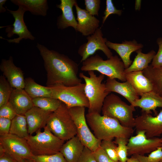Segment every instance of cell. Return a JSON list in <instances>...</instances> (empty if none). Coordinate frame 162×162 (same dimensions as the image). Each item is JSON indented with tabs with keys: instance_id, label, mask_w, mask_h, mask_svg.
I'll return each mask as SVG.
<instances>
[{
	"instance_id": "obj_47",
	"label": "cell",
	"mask_w": 162,
	"mask_h": 162,
	"mask_svg": "<svg viewBox=\"0 0 162 162\" xmlns=\"http://www.w3.org/2000/svg\"><path fill=\"white\" fill-rule=\"evenodd\" d=\"M15 162H31V160H23L19 161H15Z\"/></svg>"
},
{
	"instance_id": "obj_44",
	"label": "cell",
	"mask_w": 162,
	"mask_h": 162,
	"mask_svg": "<svg viewBox=\"0 0 162 162\" xmlns=\"http://www.w3.org/2000/svg\"><path fill=\"white\" fill-rule=\"evenodd\" d=\"M6 0H0V13H4L6 12L7 9L4 8L3 6Z\"/></svg>"
},
{
	"instance_id": "obj_10",
	"label": "cell",
	"mask_w": 162,
	"mask_h": 162,
	"mask_svg": "<svg viewBox=\"0 0 162 162\" xmlns=\"http://www.w3.org/2000/svg\"><path fill=\"white\" fill-rule=\"evenodd\" d=\"M0 145L16 161L32 160L33 155L26 140L10 133L0 136Z\"/></svg>"
},
{
	"instance_id": "obj_3",
	"label": "cell",
	"mask_w": 162,
	"mask_h": 162,
	"mask_svg": "<svg viewBox=\"0 0 162 162\" xmlns=\"http://www.w3.org/2000/svg\"><path fill=\"white\" fill-rule=\"evenodd\" d=\"M124 64L116 55L112 56L106 60L98 54L92 56L82 62L81 70L83 71H96L110 79L126 81Z\"/></svg>"
},
{
	"instance_id": "obj_22",
	"label": "cell",
	"mask_w": 162,
	"mask_h": 162,
	"mask_svg": "<svg viewBox=\"0 0 162 162\" xmlns=\"http://www.w3.org/2000/svg\"><path fill=\"white\" fill-rule=\"evenodd\" d=\"M85 147L76 135L63 144L60 152L67 162H77Z\"/></svg>"
},
{
	"instance_id": "obj_43",
	"label": "cell",
	"mask_w": 162,
	"mask_h": 162,
	"mask_svg": "<svg viewBox=\"0 0 162 162\" xmlns=\"http://www.w3.org/2000/svg\"><path fill=\"white\" fill-rule=\"evenodd\" d=\"M15 161L5 153L0 156V162H15Z\"/></svg>"
},
{
	"instance_id": "obj_26",
	"label": "cell",
	"mask_w": 162,
	"mask_h": 162,
	"mask_svg": "<svg viewBox=\"0 0 162 162\" xmlns=\"http://www.w3.org/2000/svg\"><path fill=\"white\" fill-rule=\"evenodd\" d=\"M136 52L137 55L130 65L125 69V73L142 71L148 67L156 54L153 50L147 53H142V49L137 50Z\"/></svg>"
},
{
	"instance_id": "obj_19",
	"label": "cell",
	"mask_w": 162,
	"mask_h": 162,
	"mask_svg": "<svg viewBox=\"0 0 162 162\" xmlns=\"http://www.w3.org/2000/svg\"><path fill=\"white\" fill-rule=\"evenodd\" d=\"M77 3L75 0H61L60 3L56 5L60 9L62 14L58 17L57 25L58 28L64 29L72 27L76 31L77 21L73 11V7Z\"/></svg>"
},
{
	"instance_id": "obj_16",
	"label": "cell",
	"mask_w": 162,
	"mask_h": 162,
	"mask_svg": "<svg viewBox=\"0 0 162 162\" xmlns=\"http://www.w3.org/2000/svg\"><path fill=\"white\" fill-rule=\"evenodd\" d=\"M75 6L77 21L76 31L80 32L85 36L92 35L98 28L99 20L85 9L80 8L77 3Z\"/></svg>"
},
{
	"instance_id": "obj_27",
	"label": "cell",
	"mask_w": 162,
	"mask_h": 162,
	"mask_svg": "<svg viewBox=\"0 0 162 162\" xmlns=\"http://www.w3.org/2000/svg\"><path fill=\"white\" fill-rule=\"evenodd\" d=\"M24 89L32 98L40 97L52 98L50 87L39 85L31 77L25 79Z\"/></svg>"
},
{
	"instance_id": "obj_24",
	"label": "cell",
	"mask_w": 162,
	"mask_h": 162,
	"mask_svg": "<svg viewBox=\"0 0 162 162\" xmlns=\"http://www.w3.org/2000/svg\"><path fill=\"white\" fill-rule=\"evenodd\" d=\"M142 109V112L151 114L158 107H162V97L152 91L144 94L132 104Z\"/></svg>"
},
{
	"instance_id": "obj_41",
	"label": "cell",
	"mask_w": 162,
	"mask_h": 162,
	"mask_svg": "<svg viewBox=\"0 0 162 162\" xmlns=\"http://www.w3.org/2000/svg\"><path fill=\"white\" fill-rule=\"evenodd\" d=\"M93 153L97 162H115L100 147Z\"/></svg>"
},
{
	"instance_id": "obj_13",
	"label": "cell",
	"mask_w": 162,
	"mask_h": 162,
	"mask_svg": "<svg viewBox=\"0 0 162 162\" xmlns=\"http://www.w3.org/2000/svg\"><path fill=\"white\" fill-rule=\"evenodd\" d=\"M7 10L11 14L14 19V24L11 25L0 27V28L6 27L5 31L7 33V36L10 38L14 34L18 35V38L13 39H7L0 37V38L6 40L9 43H19L23 39H29L34 40L35 38L28 30L24 22L23 16L26 11L22 8L19 7L16 10L13 11L8 9Z\"/></svg>"
},
{
	"instance_id": "obj_5",
	"label": "cell",
	"mask_w": 162,
	"mask_h": 162,
	"mask_svg": "<svg viewBox=\"0 0 162 162\" xmlns=\"http://www.w3.org/2000/svg\"><path fill=\"white\" fill-rule=\"evenodd\" d=\"M46 126L55 136L64 141L77 134L76 128L69 108L63 102L57 109L50 114Z\"/></svg>"
},
{
	"instance_id": "obj_48",
	"label": "cell",
	"mask_w": 162,
	"mask_h": 162,
	"mask_svg": "<svg viewBox=\"0 0 162 162\" xmlns=\"http://www.w3.org/2000/svg\"><path fill=\"white\" fill-rule=\"evenodd\" d=\"M31 162H35L33 160H31Z\"/></svg>"
},
{
	"instance_id": "obj_36",
	"label": "cell",
	"mask_w": 162,
	"mask_h": 162,
	"mask_svg": "<svg viewBox=\"0 0 162 162\" xmlns=\"http://www.w3.org/2000/svg\"><path fill=\"white\" fill-rule=\"evenodd\" d=\"M85 10L91 15L94 16L98 15L100 8V0H85Z\"/></svg>"
},
{
	"instance_id": "obj_50",
	"label": "cell",
	"mask_w": 162,
	"mask_h": 162,
	"mask_svg": "<svg viewBox=\"0 0 162 162\" xmlns=\"http://www.w3.org/2000/svg\"><path fill=\"white\" fill-rule=\"evenodd\" d=\"M161 147H162V146H161Z\"/></svg>"
},
{
	"instance_id": "obj_6",
	"label": "cell",
	"mask_w": 162,
	"mask_h": 162,
	"mask_svg": "<svg viewBox=\"0 0 162 162\" xmlns=\"http://www.w3.org/2000/svg\"><path fill=\"white\" fill-rule=\"evenodd\" d=\"M136 110L132 105H128L118 96L109 94L104 102L101 111L103 115L118 120L123 126L134 127L135 118L133 112Z\"/></svg>"
},
{
	"instance_id": "obj_14",
	"label": "cell",
	"mask_w": 162,
	"mask_h": 162,
	"mask_svg": "<svg viewBox=\"0 0 162 162\" xmlns=\"http://www.w3.org/2000/svg\"><path fill=\"white\" fill-rule=\"evenodd\" d=\"M134 127L136 132L144 131L147 138L158 137L162 134V110L156 116L142 112L135 118Z\"/></svg>"
},
{
	"instance_id": "obj_11",
	"label": "cell",
	"mask_w": 162,
	"mask_h": 162,
	"mask_svg": "<svg viewBox=\"0 0 162 162\" xmlns=\"http://www.w3.org/2000/svg\"><path fill=\"white\" fill-rule=\"evenodd\" d=\"M136 132V136H131L128 139V155H144L162 146V137L147 138L144 131H139Z\"/></svg>"
},
{
	"instance_id": "obj_37",
	"label": "cell",
	"mask_w": 162,
	"mask_h": 162,
	"mask_svg": "<svg viewBox=\"0 0 162 162\" xmlns=\"http://www.w3.org/2000/svg\"><path fill=\"white\" fill-rule=\"evenodd\" d=\"M122 13V10L117 9L114 6L112 0H106V9L104 12V16L102 17V23H104L110 14H116L120 16Z\"/></svg>"
},
{
	"instance_id": "obj_39",
	"label": "cell",
	"mask_w": 162,
	"mask_h": 162,
	"mask_svg": "<svg viewBox=\"0 0 162 162\" xmlns=\"http://www.w3.org/2000/svg\"><path fill=\"white\" fill-rule=\"evenodd\" d=\"M157 43L158 46L157 52L154 56L151 65L153 67H162V38H158Z\"/></svg>"
},
{
	"instance_id": "obj_18",
	"label": "cell",
	"mask_w": 162,
	"mask_h": 162,
	"mask_svg": "<svg viewBox=\"0 0 162 162\" xmlns=\"http://www.w3.org/2000/svg\"><path fill=\"white\" fill-rule=\"evenodd\" d=\"M106 44L109 48L114 50L118 54L125 69L129 67L132 62L130 58L131 54L141 49L143 47L142 44L138 43L135 40L130 41L125 40L122 43H114L107 41Z\"/></svg>"
},
{
	"instance_id": "obj_21",
	"label": "cell",
	"mask_w": 162,
	"mask_h": 162,
	"mask_svg": "<svg viewBox=\"0 0 162 162\" xmlns=\"http://www.w3.org/2000/svg\"><path fill=\"white\" fill-rule=\"evenodd\" d=\"M8 102L17 114H24L34 106L32 98L24 89L13 88Z\"/></svg>"
},
{
	"instance_id": "obj_1",
	"label": "cell",
	"mask_w": 162,
	"mask_h": 162,
	"mask_svg": "<svg viewBox=\"0 0 162 162\" xmlns=\"http://www.w3.org/2000/svg\"><path fill=\"white\" fill-rule=\"evenodd\" d=\"M37 47L44 61L46 72V86H73L82 83V80L78 76L79 67L76 63L68 56L49 50L38 43Z\"/></svg>"
},
{
	"instance_id": "obj_34",
	"label": "cell",
	"mask_w": 162,
	"mask_h": 162,
	"mask_svg": "<svg viewBox=\"0 0 162 162\" xmlns=\"http://www.w3.org/2000/svg\"><path fill=\"white\" fill-rule=\"evenodd\" d=\"M32 160L35 162H67L60 152L51 155H33Z\"/></svg>"
},
{
	"instance_id": "obj_20",
	"label": "cell",
	"mask_w": 162,
	"mask_h": 162,
	"mask_svg": "<svg viewBox=\"0 0 162 162\" xmlns=\"http://www.w3.org/2000/svg\"><path fill=\"white\" fill-rule=\"evenodd\" d=\"M105 84L107 92L119 94L125 98L130 104H133L140 98L133 87L127 81L121 82L117 81L116 79L108 78Z\"/></svg>"
},
{
	"instance_id": "obj_30",
	"label": "cell",
	"mask_w": 162,
	"mask_h": 162,
	"mask_svg": "<svg viewBox=\"0 0 162 162\" xmlns=\"http://www.w3.org/2000/svg\"><path fill=\"white\" fill-rule=\"evenodd\" d=\"M32 101L34 106L51 112H53L57 109L62 103L58 99L47 97L33 98Z\"/></svg>"
},
{
	"instance_id": "obj_9",
	"label": "cell",
	"mask_w": 162,
	"mask_h": 162,
	"mask_svg": "<svg viewBox=\"0 0 162 162\" xmlns=\"http://www.w3.org/2000/svg\"><path fill=\"white\" fill-rule=\"evenodd\" d=\"M69 110L76 128V135L85 147L94 152L100 147L101 141L95 137L88 127L85 107L75 106Z\"/></svg>"
},
{
	"instance_id": "obj_38",
	"label": "cell",
	"mask_w": 162,
	"mask_h": 162,
	"mask_svg": "<svg viewBox=\"0 0 162 162\" xmlns=\"http://www.w3.org/2000/svg\"><path fill=\"white\" fill-rule=\"evenodd\" d=\"M17 114L8 102L0 107V117H3L12 120Z\"/></svg>"
},
{
	"instance_id": "obj_46",
	"label": "cell",
	"mask_w": 162,
	"mask_h": 162,
	"mask_svg": "<svg viewBox=\"0 0 162 162\" xmlns=\"http://www.w3.org/2000/svg\"><path fill=\"white\" fill-rule=\"evenodd\" d=\"M141 1L136 0L135 2V9L136 10H139L141 6Z\"/></svg>"
},
{
	"instance_id": "obj_12",
	"label": "cell",
	"mask_w": 162,
	"mask_h": 162,
	"mask_svg": "<svg viewBox=\"0 0 162 162\" xmlns=\"http://www.w3.org/2000/svg\"><path fill=\"white\" fill-rule=\"evenodd\" d=\"M103 36L101 28H98L94 34L87 38V42L82 45L78 51V54L82 57L81 62L92 56L98 50L102 51L108 58L113 56L106 45L107 39Z\"/></svg>"
},
{
	"instance_id": "obj_8",
	"label": "cell",
	"mask_w": 162,
	"mask_h": 162,
	"mask_svg": "<svg viewBox=\"0 0 162 162\" xmlns=\"http://www.w3.org/2000/svg\"><path fill=\"white\" fill-rule=\"evenodd\" d=\"M85 83L73 86L57 85L50 87L52 98L58 99L68 108L77 106L89 108V104L85 93Z\"/></svg>"
},
{
	"instance_id": "obj_40",
	"label": "cell",
	"mask_w": 162,
	"mask_h": 162,
	"mask_svg": "<svg viewBox=\"0 0 162 162\" xmlns=\"http://www.w3.org/2000/svg\"><path fill=\"white\" fill-rule=\"evenodd\" d=\"M77 162H97L93 152L85 147L81 156Z\"/></svg>"
},
{
	"instance_id": "obj_49",
	"label": "cell",
	"mask_w": 162,
	"mask_h": 162,
	"mask_svg": "<svg viewBox=\"0 0 162 162\" xmlns=\"http://www.w3.org/2000/svg\"><path fill=\"white\" fill-rule=\"evenodd\" d=\"M161 162H162V160L161 161Z\"/></svg>"
},
{
	"instance_id": "obj_7",
	"label": "cell",
	"mask_w": 162,
	"mask_h": 162,
	"mask_svg": "<svg viewBox=\"0 0 162 162\" xmlns=\"http://www.w3.org/2000/svg\"><path fill=\"white\" fill-rule=\"evenodd\" d=\"M43 131L38 130L26 140L34 155H51L60 152L64 141L58 138L46 126Z\"/></svg>"
},
{
	"instance_id": "obj_32",
	"label": "cell",
	"mask_w": 162,
	"mask_h": 162,
	"mask_svg": "<svg viewBox=\"0 0 162 162\" xmlns=\"http://www.w3.org/2000/svg\"><path fill=\"white\" fill-rule=\"evenodd\" d=\"M128 139L123 137L115 138L114 142L117 145V152L120 162H126L128 158L127 146Z\"/></svg>"
},
{
	"instance_id": "obj_31",
	"label": "cell",
	"mask_w": 162,
	"mask_h": 162,
	"mask_svg": "<svg viewBox=\"0 0 162 162\" xmlns=\"http://www.w3.org/2000/svg\"><path fill=\"white\" fill-rule=\"evenodd\" d=\"M13 88L4 75L0 76V107L9 102Z\"/></svg>"
},
{
	"instance_id": "obj_28",
	"label": "cell",
	"mask_w": 162,
	"mask_h": 162,
	"mask_svg": "<svg viewBox=\"0 0 162 162\" xmlns=\"http://www.w3.org/2000/svg\"><path fill=\"white\" fill-rule=\"evenodd\" d=\"M142 72L151 82L153 91L162 97V67H155L150 64Z\"/></svg>"
},
{
	"instance_id": "obj_4",
	"label": "cell",
	"mask_w": 162,
	"mask_h": 162,
	"mask_svg": "<svg viewBox=\"0 0 162 162\" xmlns=\"http://www.w3.org/2000/svg\"><path fill=\"white\" fill-rule=\"evenodd\" d=\"M88 72L89 76L82 73L79 74V76L85 82L84 90L89 104L88 112L100 113L104 100L110 93L106 91L105 83L102 82L105 75L100 74L97 76L92 70Z\"/></svg>"
},
{
	"instance_id": "obj_23",
	"label": "cell",
	"mask_w": 162,
	"mask_h": 162,
	"mask_svg": "<svg viewBox=\"0 0 162 162\" xmlns=\"http://www.w3.org/2000/svg\"><path fill=\"white\" fill-rule=\"evenodd\" d=\"M125 77L126 81L131 85L139 96L153 91L151 82L143 74L142 71L125 73Z\"/></svg>"
},
{
	"instance_id": "obj_15",
	"label": "cell",
	"mask_w": 162,
	"mask_h": 162,
	"mask_svg": "<svg viewBox=\"0 0 162 162\" xmlns=\"http://www.w3.org/2000/svg\"><path fill=\"white\" fill-rule=\"evenodd\" d=\"M0 70L13 88L24 89L25 79L23 72L20 68L15 65L12 56L8 60L2 59Z\"/></svg>"
},
{
	"instance_id": "obj_29",
	"label": "cell",
	"mask_w": 162,
	"mask_h": 162,
	"mask_svg": "<svg viewBox=\"0 0 162 162\" xmlns=\"http://www.w3.org/2000/svg\"><path fill=\"white\" fill-rule=\"evenodd\" d=\"M9 133L26 140L29 136L30 135L24 114H17L11 120Z\"/></svg>"
},
{
	"instance_id": "obj_17",
	"label": "cell",
	"mask_w": 162,
	"mask_h": 162,
	"mask_svg": "<svg viewBox=\"0 0 162 162\" xmlns=\"http://www.w3.org/2000/svg\"><path fill=\"white\" fill-rule=\"evenodd\" d=\"M52 112L46 111L34 106L25 114L28 132L32 135L46 124L48 118Z\"/></svg>"
},
{
	"instance_id": "obj_35",
	"label": "cell",
	"mask_w": 162,
	"mask_h": 162,
	"mask_svg": "<svg viewBox=\"0 0 162 162\" xmlns=\"http://www.w3.org/2000/svg\"><path fill=\"white\" fill-rule=\"evenodd\" d=\"M140 162H161L162 160V147H160L152 152L148 156L134 155Z\"/></svg>"
},
{
	"instance_id": "obj_33",
	"label": "cell",
	"mask_w": 162,
	"mask_h": 162,
	"mask_svg": "<svg viewBox=\"0 0 162 162\" xmlns=\"http://www.w3.org/2000/svg\"><path fill=\"white\" fill-rule=\"evenodd\" d=\"M112 140H103L100 147L108 156L115 162H120L117 152V146Z\"/></svg>"
},
{
	"instance_id": "obj_25",
	"label": "cell",
	"mask_w": 162,
	"mask_h": 162,
	"mask_svg": "<svg viewBox=\"0 0 162 162\" xmlns=\"http://www.w3.org/2000/svg\"><path fill=\"white\" fill-rule=\"evenodd\" d=\"M11 2L32 14L45 16L48 9L46 0H11Z\"/></svg>"
},
{
	"instance_id": "obj_45",
	"label": "cell",
	"mask_w": 162,
	"mask_h": 162,
	"mask_svg": "<svg viewBox=\"0 0 162 162\" xmlns=\"http://www.w3.org/2000/svg\"><path fill=\"white\" fill-rule=\"evenodd\" d=\"M126 162H140V161L134 155H133L130 158H128Z\"/></svg>"
},
{
	"instance_id": "obj_2",
	"label": "cell",
	"mask_w": 162,
	"mask_h": 162,
	"mask_svg": "<svg viewBox=\"0 0 162 162\" xmlns=\"http://www.w3.org/2000/svg\"><path fill=\"white\" fill-rule=\"evenodd\" d=\"M86 117L94 134L101 141L112 140L114 138L129 139L134 132L133 128L124 126L118 120L98 112H88Z\"/></svg>"
},
{
	"instance_id": "obj_42",
	"label": "cell",
	"mask_w": 162,
	"mask_h": 162,
	"mask_svg": "<svg viewBox=\"0 0 162 162\" xmlns=\"http://www.w3.org/2000/svg\"><path fill=\"white\" fill-rule=\"evenodd\" d=\"M11 120L0 117V135L9 133Z\"/></svg>"
}]
</instances>
